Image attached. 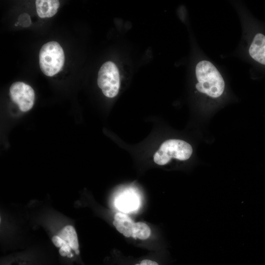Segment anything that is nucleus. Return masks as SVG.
<instances>
[{
  "instance_id": "nucleus-2",
  "label": "nucleus",
  "mask_w": 265,
  "mask_h": 265,
  "mask_svg": "<svg viewBox=\"0 0 265 265\" xmlns=\"http://www.w3.org/2000/svg\"><path fill=\"white\" fill-rule=\"evenodd\" d=\"M39 65L42 72L52 77L62 69L65 61L63 50L55 41H50L44 44L39 52Z\"/></svg>"
},
{
  "instance_id": "nucleus-6",
  "label": "nucleus",
  "mask_w": 265,
  "mask_h": 265,
  "mask_svg": "<svg viewBox=\"0 0 265 265\" xmlns=\"http://www.w3.org/2000/svg\"><path fill=\"white\" fill-rule=\"evenodd\" d=\"M9 94L13 102L23 112L30 110L34 105V91L30 85L23 82L13 83L10 87Z\"/></svg>"
},
{
  "instance_id": "nucleus-8",
  "label": "nucleus",
  "mask_w": 265,
  "mask_h": 265,
  "mask_svg": "<svg viewBox=\"0 0 265 265\" xmlns=\"http://www.w3.org/2000/svg\"><path fill=\"white\" fill-rule=\"evenodd\" d=\"M250 56L257 62L265 65V35L257 34L249 49Z\"/></svg>"
},
{
  "instance_id": "nucleus-13",
  "label": "nucleus",
  "mask_w": 265,
  "mask_h": 265,
  "mask_svg": "<svg viewBox=\"0 0 265 265\" xmlns=\"http://www.w3.org/2000/svg\"><path fill=\"white\" fill-rule=\"evenodd\" d=\"M135 265H159V264L154 261L144 259L141 261L139 264H136Z\"/></svg>"
},
{
  "instance_id": "nucleus-1",
  "label": "nucleus",
  "mask_w": 265,
  "mask_h": 265,
  "mask_svg": "<svg viewBox=\"0 0 265 265\" xmlns=\"http://www.w3.org/2000/svg\"><path fill=\"white\" fill-rule=\"evenodd\" d=\"M196 76L198 83L196 89L212 98L220 96L223 92L225 83L222 76L210 61L203 60L196 65Z\"/></svg>"
},
{
  "instance_id": "nucleus-9",
  "label": "nucleus",
  "mask_w": 265,
  "mask_h": 265,
  "mask_svg": "<svg viewBox=\"0 0 265 265\" xmlns=\"http://www.w3.org/2000/svg\"><path fill=\"white\" fill-rule=\"evenodd\" d=\"M35 4L37 14L42 18L53 17L59 6V1L57 0H37Z\"/></svg>"
},
{
  "instance_id": "nucleus-7",
  "label": "nucleus",
  "mask_w": 265,
  "mask_h": 265,
  "mask_svg": "<svg viewBox=\"0 0 265 265\" xmlns=\"http://www.w3.org/2000/svg\"><path fill=\"white\" fill-rule=\"evenodd\" d=\"M113 225L116 229L126 238H132L135 222L128 215L118 212L114 216Z\"/></svg>"
},
{
  "instance_id": "nucleus-4",
  "label": "nucleus",
  "mask_w": 265,
  "mask_h": 265,
  "mask_svg": "<svg viewBox=\"0 0 265 265\" xmlns=\"http://www.w3.org/2000/svg\"><path fill=\"white\" fill-rule=\"evenodd\" d=\"M97 83L106 97L113 98L117 95L120 86L119 72L113 62L107 61L103 64L98 72Z\"/></svg>"
},
{
  "instance_id": "nucleus-10",
  "label": "nucleus",
  "mask_w": 265,
  "mask_h": 265,
  "mask_svg": "<svg viewBox=\"0 0 265 265\" xmlns=\"http://www.w3.org/2000/svg\"><path fill=\"white\" fill-rule=\"evenodd\" d=\"M138 204L137 197L130 192L122 194L117 198L115 201L117 209L123 212H130L135 210Z\"/></svg>"
},
{
  "instance_id": "nucleus-3",
  "label": "nucleus",
  "mask_w": 265,
  "mask_h": 265,
  "mask_svg": "<svg viewBox=\"0 0 265 265\" xmlns=\"http://www.w3.org/2000/svg\"><path fill=\"white\" fill-rule=\"evenodd\" d=\"M192 153L191 145L180 139H169L164 141L154 156V161L158 165L167 164L172 158L180 160L188 159Z\"/></svg>"
},
{
  "instance_id": "nucleus-12",
  "label": "nucleus",
  "mask_w": 265,
  "mask_h": 265,
  "mask_svg": "<svg viewBox=\"0 0 265 265\" xmlns=\"http://www.w3.org/2000/svg\"><path fill=\"white\" fill-rule=\"evenodd\" d=\"M18 23L24 27L28 26L31 24L30 17L26 13H24L19 16Z\"/></svg>"
},
{
  "instance_id": "nucleus-5",
  "label": "nucleus",
  "mask_w": 265,
  "mask_h": 265,
  "mask_svg": "<svg viewBox=\"0 0 265 265\" xmlns=\"http://www.w3.org/2000/svg\"><path fill=\"white\" fill-rule=\"evenodd\" d=\"M54 245L59 248V253L62 257L71 258L74 254H79V242L76 230L71 225L64 226L52 238Z\"/></svg>"
},
{
  "instance_id": "nucleus-11",
  "label": "nucleus",
  "mask_w": 265,
  "mask_h": 265,
  "mask_svg": "<svg viewBox=\"0 0 265 265\" xmlns=\"http://www.w3.org/2000/svg\"><path fill=\"white\" fill-rule=\"evenodd\" d=\"M151 233V229L146 223L136 222L132 238L134 239L146 240L150 237Z\"/></svg>"
}]
</instances>
